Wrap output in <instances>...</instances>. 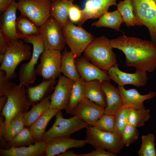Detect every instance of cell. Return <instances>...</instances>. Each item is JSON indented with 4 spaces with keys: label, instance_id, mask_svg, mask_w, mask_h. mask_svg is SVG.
<instances>
[{
    "label": "cell",
    "instance_id": "cell-3",
    "mask_svg": "<svg viewBox=\"0 0 156 156\" xmlns=\"http://www.w3.org/2000/svg\"><path fill=\"white\" fill-rule=\"evenodd\" d=\"M25 86L23 82L14 84L5 94L8 100L0 113L5 119L4 133L11 120L17 114H25L31 105L27 98Z\"/></svg>",
    "mask_w": 156,
    "mask_h": 156
},
{
    "label": "cell",
    "instance_id": "cell-28",
    "mask_svg": "<svg viewBox=\"0 0 156 156\" xmlns=\"http://www.w3.org/2000/svg\"><path fill=\"white\" fill-rule=\"evenodd\" d=\"M99 20L91 24L96 27H107L117 31H120L121 24L123 22L122 16L117 10L112 12L107 11L99 18Z\"/></svg>",
    "mask_w": 156,
    "mask_h": 156
},
{
    "label": "cell",
    "instance_id": "cell-27",
    "mask_svg": "<svg viewBox=\"0 0 156 156\" xmlns=\"http://www.w3.org/2000/svg\"><path fill=\"white\" fill-rule=\"evenodd\" d=\"M62 55L61 73L74 81L80 78V77L76 67L75 58L73 53L66 49Z\"/></svg>",
    "mask_w": 156,
    "mask_h": 156
},
{
    "label": "cell",
    "instance_id": "cell-5",
    "mask_svg": "<svg viewBox=\"0 0 156 156\" xmlns=\"http://www.w3.org/2000/svg\"><path fill=\"white\" fill-rule=\"evenodd\" d=\"M64 37L75 58L79 57L94 39L93 36L68 20L62 27Z\"/></svg>",
    "mask_w": 156,
    "mask_h": 156
},
{
    "label": "cell",
    "instance_id": "cell-29",
    "mask_svg": "<svg viewBox=\"0 0 156 156\" xmlns=\"http://www.w3.org/2000/svg\"><path fill=\"white\" fill-rule=\"evenodd\" d=\"M51 94L33 105L31 109L25 114L24 120L26 127H29L50 107Z\"/></svg>",
    "mask_w": 156,
    "mask_h": 156
},
{
    "label": "cell",
    "instance_id": "cell-2",
    "mask_svg": "<svg viewBox=\"0 0 156 156\" xmlns=\"http://www.w3.org/2000/svg\"><path fill=\"white\" fill-rule=\"evenodd\" d=\"M113 48L110 40L106 37L96 38L83 52L84 57L99 68L107 72L117 62Z\"/></svg>",
    "mask_w": 156,
    "mask_h": 156
},
{
    "label": "cell",
    "instance_id": "cell-18",
    "mask_svg": "<svg viewBox=\"0 0 156 156\" xmlns=\"http://www.w3.org/2000/svg\"><path fill=\"white\" fill-rule=\"evenodd\" d=\"M117 0H86L84 8L81 10V18L78 25L82 27L83 23L90 19L98 18L108 11L109 7L117 5Z\"/></svg>",
    "mask_w": 156,
    "mask_h": 156
},
{
    "label": "cell",
    "instance_id": "cell-19",
    "mask_svg": "<svg viewBox=\"0 0 156 156\" xmlns=\"http://www.w3.org/2000/svg\"><path fill=\"white\" fill-rule=\"evenodd\" d=\"M75 63L80 78L85 81L97 80L102 82L105 80L110 81L107 72L99 68L85 57H78Z\"/></svg>",
    "mask_w": 156,
    "mask_h": 156
},
{
    "label": "cell",
    "instance_id": "cell-39",
    "mask_svg": "<svg viewBox=\"0 0 156 156\" xmlns=\"http://www.w3.org/2000/svg\"><path fill=\"white\" fill-rule=\"evenodd\" d=\"M115 115L103 114L93 126L102 131L113 133L114 127Z\"/></svg>",
    "mask_w": 156,
    "mask_h": 156
},
{
    "label": "cell",
    "instance_id": "cell-32",
    "mask_svg": "<svg viewBox=\"0 0 156 156\" xmlns=\"http://www.w3.org/2000/svg\"><path fill=\"white\" fill-rule=\"evenodd\" d=\"M117 5V10L127 27L143 25L135 15L131 0L120 1Z\"/></svg>",
    "mask_w": 156,
    "mask_h": 156
},
{
    "label": "cell",
    "instance_id": "cell-30",
    "mask_svg": "<svg viewBox=\"0 0 156 156\" xmlns=\"http://www.w3.org/2000/svg\"><path fill=\"white\" fill-rule=\"evenodd\" d=\"M16 30L18 39L28 36L40 34V27L25 16L21 14L17 19Z\"/></svg>",
    "mask_w": 156,
    "mask_h": 156
},
{
    "label": "cell",
    "instance_id": "cell-37",
    "mask_svg": "<svg viewBox=\"0 0 156 156\" xmlns=\"http://www.w3.org/2000/svg\"><path fill=\"white\" fill-rule=\"evenodd\" d=\"M142 144L138 153L139 156H156L155 135L149 133L141 136Z\"/></svg>",
    "mask_w": 156,
    "mask_h": 156
},
{
    "label": "cell",
    "instance_id": "cell-9",
    "mask_svg": "<svg viewBox=\"0 0 156 156\" xmlns=\"http://www.w3.org/2000/svg\"><path fill=\"white\" fill-rule=\"evenodd\" d=\"M51 0H18L17 9L38 27L51 16Z\"/></svg>",
    "mask_w": 156,
    "mask_h": 156
},
{
    "label": "cell",
    "instance_id": "cell-15",
    "mask_svg": "<svg viewBox=\"0 0 156 156\" xmlns=\"http://www.w3.org/2000/svg\"><path fill=\"white\" fill-rule=\"evenodd\" d=\"M105 108L85 98L80 101L70 114L76 116L93 126L105 113Z\"/></svg>",
    "mask_w": 156,
    "mask_h": 156
},
{
    "label": "cell",
    "instance_id": "cell-35",
    "mask_svg": "<svg viewBox=\"0 0 156 156\" xmlns=\"http://www.w3.org/2000/svg\"><path fill=\"white\" fill-rule=\"evenodd\" d=\"M25 114H17L10 120L5 133V138L7 142L26 127L24 120Z\"/></svg>",
    "mask_w": 156,
    "mask_h": 156
},
{
    "label": "cell",
    "instance_id": "cell-23",
    "mask_svg": "<svg viewBox=\"0 0 156 156\" xmlns=\"http://www.w3.org/2000/svg\"><path fill=\"white\" fill-rule=\"evenodd\" d=\"M46 146L45 141L42 140L27 147L0 149V156H45Z\"/></svg>",
    "mask_w": 156,
    "mask_h": 156
},
{
    "label": "cell",
    "instance_id": "cell-50",
    "mask_svg": "<svg viewBox=\"0 0 156 156\" xmlns=\"http://www.w3.org/2000/svg\"><path fill=\"white\" fill-rule=\"evenodd\" d=\"M54 0H51L52 1H53Z\"/></svg>",
    "mask_w": 156,
    "mask_h": 156
},
{
    "label": "cell",
    "instance_id": "cell-24",
    "mask_svg": "<svg viewBox=\"0 0 156 156\" xmlns=\"http://www.w3.org/2000/svg\"><path fill=\"white\" fill-rule=\"evenodd\" d=\"M61 110L57 109L49 108L29 127L36 141L42 140L48 123Z\"/></svg>",
    "mask_w": 156,
    "mask_h": 156
},
{
    "label": "cell",
    "instance_id": "cell-17",
    "mask_svg": "<svg viewBox=\"0 0 156 156\" xmlns=\"http://www.w3.org/2000/svg\"><path fill=\"white\" fill-rule=\"evenodd\" d=\"M45 156H57L72 148H79L87 144L85 140L75 139L69 137L47 139Z\"/></svg>",
    "mask_w": 156,
    "mask_h": 156
},
{
    "label": "cell",
    "instance_id": "cell-16",
    "mask_svg": "<svg viewBox=\"0 0 156 156\" xmlns=\"http://www.w3.org/2000/svg\"><path fill=\"white\" fill-rule=\"evenodd\" d=\"M17 2L12 1L0 19V29L9 44L18 41L16 30Z\"/></svg>",
    "mask_w": 156,
    "mask_h": 156
},
{
    "label": "cell",
    "instance_id": "cell-14",
    "mask_svg": "<svg viewBox=\"0 0 156 156\" xmlns=\"http://www.w3.org/2000/svg\"><path fill=\"white\" fill-rule=\"evenodd\" d=\"M74 81L60 75L54 91L51 94L49 108L62 110L67 109L69 103Z\"/></svg>",
    "mask_w": 156,
    "mask_h": 156
},
{
    "label": "cell",
    "instance_id": "cell-22",
    "mask_svg": "<svg viewBox=\"0 0 156 156\" xmlns=\"http://www.w3.org/2000/svg\"><path fill=\"white\" fill-rule=\"evenodd\" d=\"M56 81L55 79L43 78L38 85L34 86L26 87V95L27 100L31 105L36 104L48 96L54 89Z\"/></svg>",
    "mask_w": 156,
    "mask_h": 156
},
{
    "label": "cell",
    "instance_id": "cell-4",
    "mask_svg": "<svg viewBox=\"0 0 156 156\" xmlns=\"http://www.w3.org/2000/svg\"><path fill=\"white\" fill-rule=\"evenodd\" d=\"M30 47L21 41L10 44L3 55L0 70L6 73L5 78L11 81L16 77V68L22 61L30 60L32 56Z\"/></svg>",
    "mask_w": 156,
    "mask_h": 156
},
{
    "label": "cell",
    "instance_id": "cell-41",
    "mask_svg": "<svg viewBox=\"0 0 156 156\" xmlns=\"http://www.w3.org/2000/svg\"><path fill=\"white\" fill-rule=\"evenodd\" d=\"M82 16L81 10L77 6L73 4L70 7L68 13L70 21L73 23H78Z\"/></svg>",
    "mask_w": 156,
    "mask_h": 156
},
{
    "label": "cell",
    "instance_id": "cell-1",
    "mask_svg": "<svg viewBox=\"0 0 156 156\" xmlns=\"http://www.w3.org/2000/svg\"><path fill=\"white\" fill-rule=\"evenodd\" d=\"M110 42L125 55L126 66L149 72L156 69V44L151 41L123 35Z\"/></svg>",
    "mask_w": 156,
    "mask_h": 156
},
{
    "label": "cell",
    "instance_id": "cell-48",
    "mask_svg": "<svg viewBox=\"0 0 156 156\" xmlns=\"http://www.w3.org/2000/svg\"><path fill=\"white\" fill-rule=\"evenodd\" d=\"M156 5V0H153Z\"/></svg>",
    "mask_w": 156,
    "mask_h": 156
},
{
    "label": "cell",
    "instance_id": "cell-31",
    "mask_svg": "<svg viewBox=\"0 0 156 156\" xmlns=\"http://www.w3.org/2000/svg\"><path fill=\"white\" fill-rule=\"evenodd\" d=\"M86 81L80 78L74 81L72 87L69 103L65 110L67 114H70L77 105L85 97Z\"/></svg>",
    "mask_w": 156,
    "mask_h": 156
},
{
    "label": "cell",
    "instance_id": "cell-34",
    "mask_svg": "<svg viewBox=\"0 0 156 156\" xmlns=\"http://www.w3.org/2000/svg\"><path fill=\"white\" fill-rule=\"evenodd\" d=\"M151 117L149 109H136L129 107L128 123L136 127L143 126Z\"/></svg>",
    "mask_w": 156,
    "mask_h": 156
},
{
    "label": "cell",
    "instance_id": "cell-42",
    "mask_svg": "<svg viewBox=\"0 0 156 156\" xmlns=\"http://www.w3.org/2000/svg\"><path fill=\"white\" fill-rule=\"evenodd\" d=\"M117 154L109 151H106L105 149H95L90 153L77 154V156H116Z\"/></svg>",
    "mask_w": 156,
    "mask_h": 156
},
{
    "label": "cell",
    "instance_id": "cell-13",
    "mask_svg": "<svg viewBox=\"0 0 156 156\" xmlns=\"http://www.w3.org/2000/svg\"><path fill=\"white\" fill-rule=\"evenodd\" d=\"M116 63L107 71L111 80H113L118 86H123L131 85L137 87L145 86L148 81L146 72L135 69L133 73L124 72L119 68Z\"/></svg>",
    "mask_w": 156,
    "mask_h": 156
},
{
    "label": "cell",
    "instance_id": "cell-40",
    "mask_svg": "<svg viewBox=\"0 0 156 156\" xmlns=\"http://www.w3.org/2000/svg\"><path fill=\"white\" fill-rule=\"evenodd\" d=\"M5 76V71L0 70V96L4 95L15 84L13 82L6 79Z\"/></svg>",
    "mask_w": 156,
    "mask_h": 156
},
{
    "label": "cell",
    "instance_id": "cell-8",
    "mask_svg": "<svg viewBox=\"0 0 156 156\" xmlns=\"http://www.w3.org/2000/svg\"><path fill=\"white\" fill-rule=\"evenodd\" d=\"M86 143L95 149H107L116 154L119 153L124 145L113 133L102 131L95 127L88 125L86 128Z\"/></svg>",
    "mask_w": 156,
    "mask_h": 156
},
{
    "label": "cell",
    "instance_id": "cell-47",
    "mask_svg": "<svg viewBox=\"0 0 156 156\" xmlns=\"http://www.w3.org/2000/svg\"><path fill=\"white\" fill-rule=\"evenodd\" d=\"M58 156H77V154L75 153L73 150L67 151L58 155Z\"/></svg>",
    "mask_w": 156,
    "mask_h": 156
},
{
    "label": "cell",
    "instance_id": "cell-25",
    "mask_svg": "<svg viewBox=\"0 0 156 156\" xmlns=\"http://www.w3.org/2000/svg\"><path fill=\"white\" fill-rule=\"evenodd\" d=\"M73 1L54 0L52 1L50 14L60 24L62 28L68 20V13Z\"/></svg>",
    "mask_w": 156,
    "mask_h": 156
},
{
    "label": "cell",
    "instance_id": "cell-10",
    "mask_svg": "<svg viewBox=\"0 0 156 156\" xmlns=\"http://www.w3.org/2000/svg\"><path fill=\"white\" fill-rule=\"evenodd\" d=\"M134 14L148 28L151 41L156 44V5L153 0H131Z\"/></svg>",
    "mask_w": 156,
    "mask_h": 156
},
{
    "label": "cell",
    "instance_id": "cell-6",
    "mask_svg": "<svg viewBox=\"0 0 156 156\" xmlns=\"http://www.w3.org/2000/svg\"><path fill=\"white\" fill-rule=\"evenodd\" d=\"M26 42L31 44L33 46L32 55L29 61L21 65L18 72L20 83L23 82L26 87L33 83L37 74L35 66L41 54L44 50L43 40L40 34L25 37L22 39Z\"/></svg>",
    "mask_w": 156,
    "mask_h": 156
},
{
    "label": "cell",
    "instance_id": "cell-33",
    "mask_svg": "<svg viewBox=\"0 0 156 156\" xmlns=\"http://www.w3.org/2000/svg\"><path fill=\"white\" fill-rule=\"evenodd\" d=\"M37 141L33 136L29 127H25L19 133L7 142L5 149L29 146Z\"/></svg>",
    "mask_w": 156,
    "mask_h": 156
},
{
    "label": "cell",
    "instance_id": "cell-7",
    "mask_svg": "<svg viewBox=\"0 0 156 156\" xmlns=\"http://www.w3.org/2000/svg\"><path fill=\"white\" fill-rule=\"evenodd\" d=\"M55 121L51 127L45 131L42 140L47 139L62 137H69L89 125L85 121L79 117L73 116L69 118H63L62 110L55 115Z\"/></svg>",
    "mask_w": 156,
    "mask_h": 156
},
{
    "label": "cell",
    "instance_id": "cell-11",
    "mask_svg": "<svg viewBox=\"0 0 156 156\" xmlns=\"http://www.w3.org/2000/svg\"><path fill=\"white\" fill-rule=\"evenodd\" d=\"M40 27L45 49L63 50L66 43L59 22L51 16Z\"/></svg>",
    "mask_w": 156,
    "mask_h": 156
},
{
    "label": "cell",
    "instance_id": "cell-46",
    "mask_svg": "<svg viewBox=\"0 0 156 156\" xmlns=\"http://www.w3.org/2000/svg\"><path fill=\"white\" fill-rule=\"evenodd\" d=\"M8 100L7 96L6 95L0 96V111L1 112L5 105Z\"/></svg>",
    "mask_w": 156,
    "mask_h": 156
},
{
    "label": "cell",
    "instance_id": "cell-44",
    "mask_svg": "<svg viewBox=\"0 0 156 156\" xmlns=\"http://www.w3.org/2000/svg\"><path fill=\"white\" fill-rule=\"evenodd\" d=\"M10 44L0 29V55H4Z\"/></svg>",
    "mask_w": 156,
    "mask_h": 156
},
{
    "label": "cell",
    "instance_id": "cell-20",
    "mask_svg": "<svg viewBox=\"0 0 156 156\" xmlns=\"http://www.w3.org/2000/svg\"><path fill=\"white\" fill-rule=\"evenodd\" d=\"M117 88L120 95L123 105L136 109L145 108L144 102L156 96V93L152 91L142 95L135 89H126L123 86H118Z\"/></svg>",
    "mask_w": 156,
    "mask_h": 156
},
{
    "label": "cell",
    "instance_id": "cell-26",
    "mask_svg": "<svg viewBox=\"0 0 156 156\" xmlns=\"http://www.w3.org/2000/svg\"><path fill=\"white\" fill-rule=\"evenodd\" d=\"M85 97L102 107L106 106V97L99 80L86 81Z\"/></svg>",
    "mask_w": 156,
    "mask_h": 156
},
{
    "label": "cell",
    "instance_id": "cell-21",
    "mask_svg": "<svg viewBox=\"0 0 156 156\" xmlns=\"http://www.w3.org/2000/svg\"><path fill=\"white\" fill-rule=\"evenodd\" d=\"M110 81L101 82V87L106 97V106L105 114L115 115L123 106L121 98L117 88Z\"/></svg>",
    "mask_w": 156,
    "mask_h": 156
},
{
    "label": "cell",
    "instance_id": "cell-38",
    "mask_svg": "<svg viewBox=\"0 0 156 156\" xmlns=\"http://www.w3.org/2000/svg\"><path fill=\"white\" fill-rule=\"evenodd\" d=\"M139 135L137 127L128 123L122 131L121 140L124 146H129L137 140Z\"/></svg>",
    "mask_w": 156,
    "mask_h": 156
},
{
    "label": "cell",
    "instance_id": "cell-45",
    "mask_svg": "<svg viewBox=\"0 0 156 156\" xmlns=\"http://www.w3.org/2000/svg\"><path fill=\"white\" fill-rule=\"evenodd\" d=\"M13 0H0V12L3 13L9 8Z\"/></svg>",
    "mask_w": 156,
    "mask_h": 156
},
{
    "label": "cell",
    "instance_id": "cell-49",
    "mask_svg": "<svg viewBox=\"0 0 156 156\" xmlns=\"http://www.w3.org/2000/svg\"><path fill=\"white\" fill-rule=\"evenodd\" d=\"M70 0V1H74V0Z\"/></svg>",
    "mask_w": 156,
    "mask_h": 156
},
{
    "label": "cell",
    "instance_id": "cell-12",
    "mask_svg": "<svg viewBox=\"0 0 156 156\" xmlns=\"http://www.w3.org/2000/svg\"><path fill=\"white\" fill-rule=\"evenodd\" d=\"M62 56L60 51L45 49L40 57V62L36 69L37 74L43 78L55 79L61 73Z\"/></svg>",
    "mask_w": 156,
    "mask_h": 156
},
{
    "label": "cell",
    "instance_id": "cell-36",
    "mask_svg": "<svg viewBox=\"0 0 156 156\" xmlns=\"http://www.w3.org/2000/svg\"><path fill=\"white\" fill-rule=\"evenodd\" d=\"M129 108L123 105L119 111L115 115L114 127L113 133L121 140L122 131L128 123Z\"/></svg>",
    "mask_w": 156,
    "mask_h": 156
},
{
    "label": "cell",
    "instance_id": "cell-43",
    "mask_svg": "<svg viewBox=\"0 0 156 156\" xmlns=\"http://www.w3.org/2000/svg\"><path fill=\"white\" fill-rule=\"evenodd\" d=\"M4 117L2 116H0V149H5L7 142L4 136L5 127Z\"/></svg>",
    "mask_w": 156,
    "mask_h": 156
}]
</instances>
